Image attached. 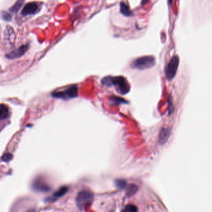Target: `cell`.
Wrapping results in <instances>:
<instances>
[{
    "label": "cell",
    "mask_w": 212,
    "mask_h": 212,
    "mask_svg": "<svg viewBox=\"0 0 212 212\" xmlns=\"http://www.w3.org/2000/svg\"><path fill=\"white\" fill-rule=\"evenodd\" d=\"M101 83L103 86L111 87L113 86L116 91L120 95H126L130 91L131 85L127 79L122 76H106L101 80Z\"/></svg>",
    "instance_id": "cell-1"
},
{
    "label": "cell",
    "mask_w": 212,
    "mask_h": 212,
    "mask_svg": "<svg viewBox=\"0 0 212 212\" xmlns=\"http://www.w3.org/2000/svg\"><path fill=\"white\" fill-rule=\"evenodd\" d=\"M155 59L152 56H145L136 59L131 64V67L135 69L145 70L154 66Z\"/></svg>",
    "instance_id": "cell-2"
},
{
    "label": "cell",
    "mask_w": 212,
    "mask_h": 212,
    "mask_svg": "<svg viewBox=\"0 0 212 212\" xmlns=\"http://www.w3.org/2000/svg\"><path fill=\"white\" fill-rule=\"evenodd\" d=\"M93 198L92 192L87 190L80 191L76 196V205L80 210H83L92 204Z\"/></svg>",
    "instance_id": "cell-3"
},
{
    "label": "cell",
    "mask_w": 212,
    "mask_h": 212,
    "mask_svg": "<svg viewBox=\"0 0 212 212\" xmlns=\"http://www.w3.org/2000/svg\"><path fill=\"white\" fill-rule=\"evenodd\" d=\"M179 57L177 55H175L167 63L164 69L167 80L170 81L175 76L179 66Z\"/></svg>",
    "instance_id": "cell-4"
},
{
    "label": "cell",
    "mask_w": 212,
    "mask_h": 212,
    "mask_svg": "<svg viewBox=\"0 0 212 212\" xmlns=\"http://www.w3.org/2000/svg\"><path fill=\"white\" fill-rule=\"evenodd\" d=\"M52 96L62 99L74 98L78 96V88L76 85H72L64 91H55L52 93Z\"/></svg>",
    "instance_id": "cell-5"
},
{
    "label": "cell",
    "mask_w": 212,
    "mask_h": 212,
    "mask_svg": "<svg viewBox=\"0 0 212 212\" xmlns=\"http://www.w3.org/2000/svg\"><path fill=\"white\" fill-rule=\"evenodd\" d=\"M39 6L36 2H29L25 5L22 10L21 14L24 16L34 14L37 12Z\"/></svg>",
    "instance_id": "cell-6"
},
{
    "label": "cell",
    "mask_w": 212,
    "mask_h": 212,
    "mask_svg": "<svg viewBox=\"0 0 212 212\" xmlns=\"http://www.w3.org/2000/svg\"><path fill=\"white\" fill-rule=\"evenodd\" d=\"M28 48H29L28 45H23V46L19 47V48H17V49H16L15 51H14L10 52L9 54H7L6 57L8 59H11L19 58V57L22 56L27 52Z\"/></svg>",
    "instance_id": "cell-7"
},
{
    "label": "cell",
    "mask_w": 212,
    "mask_h": 212,
    "mask_svg": "<svg viewBox=\"0 0 212 212\" xmlns=\"http://www.w3.org/2000/svg\"><path fill=\"white\" fill-rule=\"evenodd\" d=\"M170 130L168 128H162L160 135H159V141L160 144H164L167 141L170 136Z\"/></svg>",
    "instance_id": "cell-8"
},
{
    "label": "cell",
    "mask_w": 212,
    "mask_h": 212,
    "mask_svg": "<svg viewBox=\"0 0 212 212\" xmlns=\"http://www.w3.org/2000/svg\"><path fill=\"white\" fill-rule=\"evenodd\" d=\"M120 12L126 17H130L133 14V12L131 11L129 6L124 2H120Z\"/></svg>",
    "instance_id": "cell-9"
},
{
    "label": "cell",
    "mask_w": 212,
    "mask_h": 212,
    "mask_svg": "<svg viewBox=\"0 0 212 212\" xmlns=\"http://www.w3.org/2000/svg\"><path fill=\"white\" fill-rule=\"evenodd\" d=\"M9 116V108L4 104H0V120H6Z\"/></svg>",
    "instance_id": "cell-10"
},
{
    "label": "cell",
    "mask_w": 212,
    "mask_h": 212,
    "mask_svg": "<svg viewBox=\"0 0 212 212\" xmlns=\"http://www.w3.org/2000/svg\"><path fill=\"white\" fill-rule=\"evenodd\" d=\"M110 101L111 102V104H115V105H119L121 103H128V102L125 99H123L119 96H112L110 99Z\"/></svg>",
    "instance_id": "cell-11"
},
{
    "label": "cell",
    "mask_w": 212,
    "mask_h": 212,
    "mask_svg": "<svg viewBox=\"0 0 212 212\" xmlns=\"http://www.w3.org/2000/svg\"><path fill=\"white\" fill-rule=\"evenodd\" d=\"M138 188L136 185H134V184L129 185L128 187H127V190H126L127 195L128 196H131V195H134L138 191Z\"/></svg>",
    "instance_id": "cell-12"
},
{
    "label": "cell",
    "mask_w": 212,
    "mask_h": 212,
    "mask_svg": "<svg viewBox=\"0 0 212 212\" xmlns=\"http://www.w3.org/2000/svg\"><path fill=\"white\" fill-rule=\"evenodd\" d=\"M122 212H138V209L135 205H128Z\"/></svg>",
    "instance_id": "cell-13"
},
{
    "label": "cell",
    "mask_w": 212,
    "mask_h": 212,
    "mask_svg": "<svg viewBox=\"0 0 212 212\" xmlns=\"http://www.w3.org/2000/svg\"><path fill=\"white\" fill-rule=\"evenodd\" d=\"M115 184H116V185L118 188L121 189H124L126 186V182L124 180H122V179L116 180V182H115Z\"/></svg>",
    "instance_id": "cell-14"
},
{
    "label": "cell",
    "mask_w": 212,
    "mask_h": 212,
    "mask_svg": "<svg viewBox=\"0 0 212 212\" xmlns=\"http://www.w3.org/2000/svg\"><path fill=\"white\" fill-rule=\"evenodd\" d=\"M67 190H68V189H67V187H62V188H61V189L56 194H55L54 195V197H61V196L63 195L64 194H65L67 192Z\"/></svg>",
    "instance_id": "cell-15"
},
{
    "label": "cell",
    "mask_w": 212,
    "mask_h": 212,
    "mask_svg": "<svg viewBox=\"0 0 212 212\" xmlns=\"http://www.w3.org/2000/svg\"><path fill=\"white\" fill-rule=\"evenodd\" d=\"M12 158V155L11 154H4L2 157V160L5 161V162H8L9 160H11Z\"/></svg>",
    "instance_id": "cell-16"
},
{
    "label": "cell",
    "mask_w": 212,
    "mask_h": 212,
    "mask_svg": "<svg viewBox=\"0 0 212 212\" xmlns=\"http://www.w3.org/2000/svg\"><path fill=\"white\" fill-rule=\"evenodd\" d=\"M2 17L5 21H10L11 19V16L6 12H2Z\"/></svg>",
    "instance_id": "cell-17"
},
{
    "label": "cell",
    "mask_w": 212,
    "mask_h": 212,
    "mask_svg": "<svg viewBox=\"0 0 212 212\" xmlns=\"http://www.w3.org/2000/svg\"><path fill=\"white\" fill-rule=\"evenodd\" d=\"M20 1H18L16 2V4H14V6L12 7V11H17L18 9L20 7V6H21V3L20 4Z\"/></svg>",
    "instance_id": "cell-18"
}]
</instances>
